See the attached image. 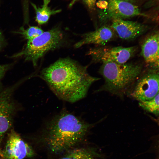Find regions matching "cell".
Instances as JSON below:
<instances>
[{
	"instance_id": "5bb4252c",
	"label": "cell",
	"mask_w": 159,
	"mask_h": 159,
	"mask_svg": "<svg viewBox=\"0 0 159 159\" xmlns=\"http://www.w3.org/2000/svg\"><path fill=\"white\" fill-rule=\"evenodd\" d=\"M50 0H43V4L41 7H37L34 4H31L34 9L36 14L35 19L39 25L47 23L52 15L60 13V9H52L49 6Z\"/></svg>"
},
{
	"instance_id": "d6986e66",
	"label": "cell",
	"mask_w": 159,
	"mask_h": 159,
	"mask_svg": "<svg viewBox=\"0 0 159 159\" xmlns=\"http://www.w3.org/2000/svg\"><path fill=\"white\" fill-rule=\"evenodd\" d=\"M4 42V38L2 33L0 30V50L2 48Z\"/></svg>"
},
{
	"instance_id": "52a82bcc",
	"label": "cell",
	"mask_w": 159,
	"mask_h": 159,
	"mask_svg": "<svg viewBox=\"0 0 159 159\" xmlns=\"http://www.w3.org/2000/svg\"><path fill=\"white\" fill-rule=\"evenodd\" d=\"M140 76L127 93L139 102L152 99L159 93L158 70L150 69Z\"/></svg>"
},
{
	"instance_id": "9c48e42d",
	"label": "cell",
	"mask_w": 159,
	"mask_h": 159,
	"mask_svg": "<svg viewBox=\"0 0 159 159\" xmlns=\"http://www.w3.org/2000/svg\"><path fill=\"white\" fill-rule=\"evenodd\" d=\"M4 159H24L34 157L35 152L31 146L24 140L13 129L8 133L3 150Z\"/></svg>"
},
{
	"instance_id": "4fadbf2b",
	"label": "cell",
	"mask_w": 159,
	"mask_h": 159,
	"mask_svg": "<svg viewBox=\"0 0 159 159\" xmlns=\"http://www.w3.org/2000/svg\"><path fill=\"white\" fill-rule=\"evenodd\" d=\"M98 155L93 148L80 145L66 152L59 159H97Z\"/></svg>"
},
{
	"instance_id": "ffe728a7",
	"label": "cell",
	"mask_w": 159,
	"mask_h": 159,
	"mask_svg": "<svg viewBox=\"0 0 159 159\" xmlns=\"http://www.w3.org/2000/svg\"><path fill=\"white\" fill-rule=\"evenodd\" d=\"M0 159H4L3 151L0 148Z\"/></svg>"
},
{
	"instance_id": "7c38bea8",
	"label": "cell",
	"mask_w": 159,
	"mask_h": 159,
	"mask_svg": "<svg viewBox=\"0 0 159 159\" xmlns=\"http://www.w3.org/2000/svg\"><path fill=\"white\" fill-rule=\"evenodd\" d=\"M115 35L114 31L110 26L104 25L95 31L83 34L82 39L76 43L74 46L78 48L90 44L103 46L114 39Z\"/></svg>"
},
{
	"instance_id": "3957f363",
	"label": "cell",
	"mask_w": 159,
	"mask_h": 159,
	"mask_svg": "<svg viewBox=\"0 0 159 159\" xmlns=\"http://www.w3.org/2000/svg\"><path fill=\"white\" fill-rule=\"evenodd\" d=\"M143 68L141 65L135 63H103L99 72L105 83L97 91H106L120 96L127 93L141 74Z\"/></svg>"
},
{
	"instance_id": "5b68a950",
	"label": "cell",
	"mask_w": 159,
	"mask_h": 159,
	"mask_svg": "<svg viewBox=\"0 0 159 159\" xmlns=\"http://www.w3.org/2000/svg\"><path fill=\"white\" fill-rule=\"evenodd\" d=\"M98 16L101 26L116 19H124L138 16H146L138 6L130 2L120 0L102 1ZM100 8V9H101Z\"/></svg>"
},
{
	"instance_id": "277c9868",
	"label": "cell",
	"mask_w": 159,
	"mask_h": 159,
	"mask_svg": "<svg viewBox=\"0 0 159 159\" xmlns=\"http://www.w3.org/2000/svg\"><path fill=\"white\" fill-rule=\"evenodd\" d=\"M64 32L59 27H54L44 32L34 39L27 41L24 48L12 57L23 56L26 61L32 62L34 66L40 58L49 51L61 46L64 41Z\"/></svg>"
},
{
	"instance_id": "8992f818",
	"label": "cell",
	"mask_w": 159,
	"mask_h": 159,
	"mask_svg": "<svg viewBox=\"0 0 159 159\" xmlns=\"http://www.w3.org/2000/svg\"><path fill=\"white\" fill-rule=\"evenodd\" d=\"M25 80H20L0 92V144L6 133L12 127L17 111L14 93Z\"/></svg>"
},
{
	"instance_id": "7a4b0ae2",
	"label": "cell",
	"mask_w": 159,
	"mask_h": 159,
	"mask_svg": "<svg viewBox=\"0 0 159 159\" xmlns=\"http://www.w3.org/2000/svg\"><path fill=\"white\" fill-rule=\"evenodd\" d=\"M93 125L64 110L45 122L38 140L49 153L61 155L80 146Z\"/></svg>"
},
{
	"instance_id": "ba28073f",
	"label": "cell",
	"mask_w": 159,
	"mask_h": 159,
	"mask_svg": "<svg viewBox=\"0 0 159 159\" xmlns=\"http://www.w3.org/2000/svg\"><path fill=\"white\" fill-rule=\"evenodd\" d=\"M138 49L137 46L108 47L102 46L90 49L87 54L95 62L126 63Z\"/></svg>"
},
{
	"instance_id": "e0dca14e",
	"label": "cell",
	"mask_w": 159,
	"mask_h": 159,
	"mask_svg": "<svg viewBox=\"0 0 159 159\" xmlns=\"http://www.w3.org/2000/svg\"><path fill=\"white\" fill-rule=\"evenodd\" d=\"M10 64L0 65V89L1 86V80L6 71L9 69Z\"/></svg>"
},
{
	"instance_id": "9a60e30c",
	"label": "cell",
	"mask_w": 159,
	"mask_h": 159,
	"mask_svg": "<svg viewBox=\"0 0 159 159\" xmlns=\"http://www.w3.org/2000/svg\"><path fill=\"white\" fill-rule=\"evenodd\" d=\"M159 93L151 100L139 102V105L143 109L157 116L159 115Z\"/></svg>"
},
{
	"instance_id": "2e32d148",
	"label": "cell",
	"mask_w": 159,
	"mask_h": 159,
	"mask_svg": "<svg viewBox=\"0 0 159 159\" xmlns=\"http://www.w3.org/2000/svg\"><path fill=\"white\" fill-rule=\"evenodd\" d=\"M44 31L40 28L37 26H29L25 29L23 27L20 28L17 32L27 41L32 40L42 34Z\"/></svg>"
},
{
	"instance_id": "8fae6325",
	"label": "cell",
	"mask_w": 159,
	"mask_h": 159,
	"mask_svg": "<svg viewBox=\"0 0 159 159\" xmlns=\"http://www.w3.org/2000/svg\"><path fill=\"white\" fill-rule=\"evenodd\" d=\"M159 34L158 31L148 35L141 46V54L151 69L158 70Z\"/></svg>"
},
{
	"instance_id": "30bf717a",
	"label": "cell",
	"mask_w": 159,
	"mask_h": 159,
	"mask_svg": "<svg viewBox=\"0 0 159 159\" xmlns=\"http://www.w3.org/2000/svg\"><path fill=\"white\" fill-rule=\"evenodd\" d=\"M110 27L121 39L129 40L136 38L145 33L149 27L132 21L116 19L112 20Z\"/></svg>"
},
{
	"instance_id": "6da1fadb",
	"label": "cell",
	"mask_w": 159,
	"mask_h": 159,
	"mask_svg": "<svg viewBox=\"0 0 159 159\" xmlns=\"http://www.w3.org/2000/svg\"><path fill=\"white\" fill-rule=\"evenodd\" d=\"M39 77L58 98L72 103L85 97L92 85L100 79L90 75L86 66L67 58L43 69Z\"/></svg>"
},
{
	"instance_id": "44dd1931",
	"label": "cell",
	"mask_w": 159,
	"mask_h": 159,
	"mask_svg": "<svg viewBox=\"0 0 159 159\" xmlns=\"http://www.w3.org/2000/svg\"><path fill=\"white\" fill-rule=\"evenodd\" d=\"M122 0V1H127V2H130V1H133L134 0Z\"/></svg>"
},
{
	"instance_id": "ac0fdd59",
	"label": "cell",
	"mask_w": 159,
	"mask_h": 159,
	"mask_svg": "<svg viewBox=\"0 0 159 159\" xmlns=\"http://www.w3.org/2000/svg\"><path fill=\"white\" fill-rule=\"evenodd\" d=\"M96 0H83L87 7L90 10H92L95 6Z\"/></svg>"
}]
</instances>
